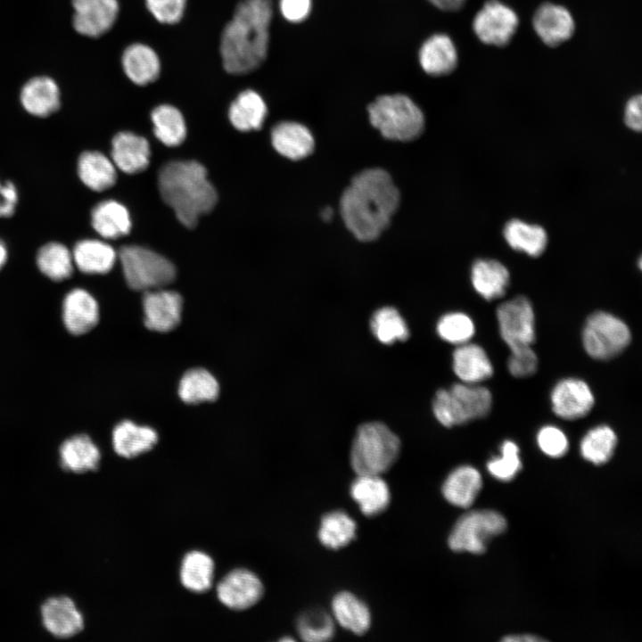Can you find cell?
I'll list each match as a JSON object with an SVG mask.
<instances>
[{
	"label": "cell",
	"instance_id": "7dc6e473",
	"mask_svg": "<svg viewBox=\"0 0 642 642\" xmlns=\"http://www.w3.org/2000/svg\"><path fill=\"white\" fill-rule=\"evenodd\" d=\"M506 366L512 376L529 377L537 370L538 358L531 346L515 349L511 350Z\"/></svg>",
	"mask_w": 642,
	"mask_h": 642
},
{
	"label": "cell",
	"instance_id": "60d3db41",
	"mask_svg": "<svg viewBox=\"0 0 642 642\" xmlns=\"http://www.w3.org/2000/svg\"><path fill=\"white\" fill-rule=\"evenodd\" d=\"M616 444L614 431L606 424H600L583 436L580 445V454L586 460L602 465L612 457Z\"/></svg>",
	"mask_w": 642,
	"mask_h": 642
},
{
	"label": "cell",
	"instance_id": "83f0119b",
	"mask_svg": "<svg viewBox=\"0 0 642 642\" xmlns=\"http://www.w3.org/2000/svg\"><path fill=\"white\" fill-rule=\"evenodd\" d=\"M60 90L54 79L36 77L29 79L21 92L23 108L36 117H46L60 107Z\"/></svg>",
	"mask_w": 642,
	"mask_h": 642
},
{
	"label": "cell",
	"instance_id": "ffe728a7",
	"mask_svg": "<svg viewBox=\"0 0 642 642\" xmlns=\"http://www.w3.org/2000/svg\"><path fill=\"white\" fill-rule=\"evenodd\" d=\"M510 278L507 267L497 259L478 258L471 266L472 286L486 300L502 298L510 284Z\"/></svg>",
	"mask_w": 642,
	"mask_h": 642
},
{
	"label": "cell",
	"instance_id": "b9f144b4",
	"mask_svg": "<svg viewBox=\"0 0 642 642\" xmlns=\"http://www.w3.org/2000/svg\"><path fill=\"white\" fill-rule=\"evenodd\" d=\"M370 327L375 338L383 344L406 341L409 336L406 321L392 307L377 309L371 317Z\"/></svg>",
	"mask_w": 642,
	"mask_h": 642
},
{
	"label": "cell",
	"instance_id": "277c9868",
	"mask_svg": "<svg viewBox=\"0 0 642 642\" xmlns=\"http://www.w3.org/2000/svg\"><path fill=\"white\" fill-rule=\"evenodd\" d=\"M400 451L399 437L384 424H361L350 449V465L357 474L382 475L396 462Z\"/></svg>",
	"mask_w": 642,
	"mask_h": 642
},
{
	"label": "cell",
	"instance_id": "f35d334b",
	"mask_svg": "<svg viewBox=\"0 0 642 642\" xmlns=\"http://www.w3.org/2000/svg\"><path fill=\"white\" fill-rule=\"evenodd\" d=\"M356 531L355 521L347 513L335 510L322 517L317 536L325 547L339 549L355 539Z\"/></svg>",
	"mask_w": 642,
	"mask_h": 642
},
{
	"label": "cell",
	"instance_id": "30bf717a",
	"mask_svg": "<svg viewBox=\"0 0 642 642\" xmlns=\"http://www.w3.org/2000/svg\"><path fill=\"white\" fill-rule=\"evenodd\" d=\"M499 333L511 350L535 342V314L530 300L523 295L502 302L496 311Z\"/></svg>",
	"mask_w": 642,
	"mask_h": 642
},
{
	"label": "cell",
	"instance_id": "d6986e66",
	"mask_svg": "<svg viewBox=\"0 0 642 642\" xmlns=\"http://www.w3.org/2000/svg\"><path fill=\"white\" fill-rule=\"evenodd\" d=\"M99 317L98 303L89 292L75 288L66 294L62 303V321L70 333H88L97 325Z\"/></svg>",
	"mask_w": 642,
	"mask_h": 642
},
{
	"label": "cell",
	"instance_id": "52a82bcc",
	"mask_svg": "<svg viewBox=\"0 0 642 642\" xmlns=\"http://www.w3.org/2000/svg\"><path fill=\"white\" fill-rule=\"evenodd\" d=\"M118 258L127 284L133 290L147 292L164 288L176 278V268L164 256L145 247L127 245Z\"/></svg>",
	"mask_w": 642,
	"mask_h": 642
},
{
	"label": "cell",
	"instance_id": "44dd1931",
	"mask_svg": "<svg viewBox=\"0 0 642 642\" xmlns=\"http://www.w3.org/2000/svg\"><path fill=\"white\" fill-rule=\"evenodd\" d=\"M148 141L136 134L122 131L111 141V157L115 167L127 174L144 171L150 161Z\"/></svg>",
	"mask_w": 642,
	"mask_h": 642
},
{
	"label": "cell",
	"instance_id": "11a10c76",
	"mask_svg": "<svg viewBox=\"0 0 642 642\" xmlns=\"http://www.w3.org/2000/svg\"><path fill=\"white\" fill-rule=\"evenodd\" d=\"M8 257L7 247L0 238V270L5 265Z\"/></svg>",
	"mask_w": 642,
	"mask_h": 642
},
{
	"label": "cell",
	"instance_id": "681fc988",
	"mask_svg": "<svg viewBox=\"0 0 642 642\" xmlns=\"http://www.w3.org/2000/svg\"><path fill=\"white\" fill-rule=\"evenodd\" d=\"M311 0H280L282 15L291 22H300L309 14Z\"/></svg>",
	"mask_w": 642,
	"mask_h": 642
},
{
	"label": "cell",
	"instance_id": "d6a6232c",
	"mask_svg": "<svg viewBox=\"0 0 642 642\" xmlns=\"http://www.w3.org/2000/svg\"><path fill=\"white\" fill-rule=\"evenodd\" d=\"M333 618L345 630L362 635L370 628L371 613L363 600L351 592L341 591L332 600Z\"/></svg>",
	"mask_w": 642,
	"mask_h": 642
},
{
	"label": "cell",
	"instance_id": "f1b7e54d",
	"mask_svg": "<svg viewBox=\"0 0 642 642\" xmlns=\"http://www.w3.org/2000/svg\"><path fill=\"white\" fill-rule=\"evenodd\" d=\"M71 252L75 267L89 275L108 273L118 258L117 252L109 243L97 239L78 241Z\"/></svg>",
	"mask_w": 642,
	"mask_h": 642
},
{
	"label": "cell",
	"instance_id": "6da1fadb",
	"mask_svg": "<svg viewBox=\"0 0 642 642\" xmlns=\"http://www.w3.org/2000/svg\"><path fill=\"white\" fill-rule=\"evenodd\" d=\"M399 192L391 177L381 169L357 174L340 201L342 218L358 240L377 239L389 226L399 204Z\"/></svg>",
	"mask_w": 642,
	"mask_h": 642
},
{
	"label": "cell",
	"instance_id": "4316f807",
	"mask_svg": "<svg viewBox=\"0 0 642 642\" xmlns=\"http://www.w3.org/2000/svg\"><path fill=\"white\" fill-rule=\"evenodd\" d=\"M158 441L154 429L125 420L118 424L112 432L114 451L126 458L136 457L151 450Z\"/></svg>",
	"mask_w": 642,
	"mask_h": 642
},
{
	"label": "cell",
	"instance_id": "3957f363",
	"mask_svg": "<svg viewBox=\"0 0 642 642\" xmlns=\"http://www.w3.org/2000/svg\"><path fill=\"white\" fill-rule=\"evenodd\" d=\"M158 185L162 200L174 210L178 221L194 227L199 218L209 213L218 201L206 169L195 160H172L160 169Z\"/></svg>",
	"mask_w": 642,
	"mask_h": 642
},
{
	"label": "cell",
	"instance_id": "8d00e7d4",
	"mask_svg": "<svg viewBox=\"0 0 642 642\" xmlns=\"http://www.w3.org/2000/svg\"><path fill=\"white\" fill-rule=\"evenodd\" d=\"M218 393L217 379L203 368H193L185 372L178 385L180 399L188 404L214 401Z\"/></svg>",
	"mask_w": 642,
	"mask_h": 642
},
{
	"label": "cell",
	"instance_id": "f546056e",
	"mask_svg": "<svg viewBox=\"0 0 642 642\" xmlns=\"http://www.w3.org/2000/svg\"><path fill=\"white\" fill-rule=\"evenodd\" d=\"M122 67L127 77L136 85L145 86L157 79L160 62L155 51L149 45L135 43L122 54Z\"/></svg>",
	"mask_w": 642,
	"mask_h": 642
},
{
	"label": "cell",
	"instance_id": "1f68e13d",
	"mask_svg": "<svg viewBox=\"0 0 642 642\" xmlns=\"http://www.w3.org/2000/svg\"><path fill=\"white\" fill-rule=\"evenodd\" d=\"M78 175L89 189L102 192L114 185L117 168L111 159L98 151H86L78 160Z\"/></svg>",
	"mask_w": 642,
	"mask_h": 642
},
{
	"label": "cell",
	"instance_id": "7bdbcfd3",
	"mask_svg": "<svg viewBox=\"0 0 642 642\" xmlns=\"http://www.w3.org/2000/svg\"><path fill=\"white\" fill-rule=\"evenodd\" d=\"M297 631L307 642H322L334 635V620L322 609H311L302 613L297 621Z\"/></svg>",
	"mask_w": 642,
	"mask_h": 642
},
{
	"label": "cell",
	"instance_id": "ac0fdd59",
	"mask_svg": "<svg viewBox=\"0 0 642 642\" xmlns=\"http://www.w3.org/2000/svg\"><path fill=\"white\" fill-rule=\"evenodd\" d=\"M502 237L510 249L531 258L543 255L549 243L548 233L543 226L520 218L505 222Z\"/></svg>",
	"mask_w": 642,
	"mask_h": 642
},
{
	"label": "cell",
	"instance_id": "c3c4849f",
	"mask_svg": "<svg viewBox=\"0 0 642 642\" xmlns=\"http://www.w3.org/2000/svg\"><path fill=\"white\" fill-rule=\"evenodd\" d=\"M153 17L164 24L177 23L184 15L186 0H145Z\"/></svg>",
	"mask_w": 642,
	"mask_h": 642
},
{
	"label": "cell",
	"instance_id": "4fadbf2b",
	"mask_svg": "<svg viewBox=\"0 0 642 642\" xmlns=\"http://www.w3.org/2000/svg\"><path fill=\"white\" fill-rule=\"evenodd\" d=\"M550 402L556 416L572 421L586 416L593 408L595 398L585 381L568 377L554 386Z\"/></svg>",
	"mask_w": 642,
	"mask_h": 642
},
{
	"label": "cell",
	"instance_id": "5b68a950",
	"mask_svg": "<svg viewBox=\"0 0 642 642\" xmlns=\"http://www.w3.org/2000/svg\"><path fill=\"white\" fill-rule=\"evenodd\" d=\"M370 123L390 140L411 141L424 128L420 108L401 94L379 96L367 107Z\"/></svg>",
	"mask_w": 642,
	"mask_h": 642
},
{
	"label": "cell",
	"instance_id": "816d5d0a",
	"mask_svg": "<svg viewBox=\"0 0 642 642\" xmlns=\"http://www.w3.org/2000/svg\"><path fill=\"white\" fill-rule=\"evenodd\" d=\"M18 202V191L15 185L10 181H0V218L11 217Z\"/></svg>",
	"mask_w": 642,
	"mask_h": 642
},
{
	"label": "cell",
	"instance_id": "603a6c76",
	"mask_svg": "<svg viewBox=\"0 0 642 642\" xmlns=\"http://www.w3.org/2000/svg\"><path fill=\"white\" fill-rule=\"evenodd\" d=\"M418 57L422 69L431 76L451 73L458 62L454 42L445 34H435L427 38L419 50Z\"/></svg>",
	"mask_w": 642,
	"mask_h": 642
},
{
	"label": "cell",
	"instance_id": "e0dca14e",
	"mask_svg": "<svg viewBox=\"0 0 642 642\" xmlns=\"http://www.w3.org/2000/svg\"><path fill=\"white\" fill-rule=\"evenodd\" d=\"M534 31L547 46L556 47L568 41L574 34V19L564 6L545 3L532 18Z\"/></svg>",
	"mask_w": 642,
	"mask_h": 642
},
{
	"label": "cell",
	"instance_id": "9a60e30c",
	"mask_svg": "<svg viewBox=\"0 0 642 642\" xmlns=\"http://www.w3.org/2000/svg\"><path fill=\"white\" fill-rule=\"evenodd\" d=\"M73 27L83 36L97 37L115 23L119 13L118 0H72Z\"/></svg>",
	"mask_w": 642,
	"mask_h": 642
},
{
	"label": "cell",
	"instance_id": "484cf974",
	"mask_svg": "<svg viewBox=\"0 0 642 642\" xmlns=\"http://www.w3.org/2000/svg\"><path fill=\"white\" fill-rule=\"evenodd\" d=\"M350 493L361 513L366 516L383 513L391 500L389 487L381 475L357 474Z\"/></svg>",
	"mask_w": 642,
	"mask_h": 642
},
{
	"label": "cell",
	"instance_id": "4dcf8cb0",
	"mask_svg": "<svg viewBox=\"0 0 642 642\" xmlns=\"http://www.w3.org/2000/svg\"><path fill=\"white\" fill-rule=\"evenodd\" d=\"M91 224L100 236L111 240L127 235L131 229L128 209L114 200L100 202L93 208Z\"/></svg>",
	"mask_w": 642,
	"mask_h": 642
},
{
	"label": "cell",
	"instance_id": "e575fe53",
	"mask_svg": "<svg viewBox=\"0 0 642 642\" xmlns=\"http://www.w3.org/2000/svg\"><path fill=\"white\" fill-rule=\"evenodd\" d=\"M266 115L264 100L257 92L250 89L238 95L228 111L231 124L243 132L259 129Z\"/></svg>",
	"mask_w": 642,
	"mask_h": 642
},
{
	"label": "cell",
	"instance_id": "ab89813d",
	"mask_svg": "<svg viewBox=\"0 0 642 642\" xmlns=\"http://www.w3.org/2000/svg\"><path fill=\"white\" fill-rule=\"evenodd\" d=\"M155 136L169 147L180 145L186 136L185 119L178 109L169 104H161L151 114Z\"/></svg>",
	"mask_w": 642,
	"mask_h": 642
},
{
	"label": "cell",
	"instance_id": "f907efd6",
	"mask_svg": "<svg viewBox=\"0 0 642 642\" xmlns=\"http://www.w3.org/2000/svg\"><path fill=\"white\" fill-rule=\"evenodd\" d=\"M642 98L636 95L628 99L623 111V122L625 126L634 131L640 132L642 128Z\"/></svg>",
	"mask_w": 642,
	"mask_h": 642
},
{
	"label": "cell",
	"instance_id": "cb8c5ba5",
	"mask_svg": "<svg viewBox=\"0 0 642 642\" xmlns=\"http://www.w3.org/2000/svg\"><path fill=\"white\" fill-rule=\"evenodd\" d=\"M60 465L65 471L85 473L98 468L101 453L86 434H77L65 440L60 449Z\"/></svg>",
	"mask_w": 642,
	"mask_h": 642
},
{
	"label": "cell",
	"instance_id": "7c38bea8",
	"mask_svg": "<svg viewBox=\"0 0 642 642\" xmlns=\"http://www.w3.org/2000/svg\"><path fill=\"white\" fill-rule=\"evenodd\" d=\"M264 594L259 578L247 569H235L217 585V597L226 607L245 610L257 604Z\"/></svg>",
	"mask_w": 642,
	"mask_h": 642
},
{
	"label": "cell",
	"instance_id": "8fae6325",
	"mask_svg": "<svg viewBox=\"0 0 642 642\" xmlns=\"http://www.w3.org/2000/svg\"><path fill=\"white\" fill-rule=\"evenodd\" d=\"M518 26L516 12L498 0L487 1L473 21V29L478 39L497 47L508 45Z\"/></svg>",
	"mask_w": 642,
	"mask_h": 642
},
{
	"label": "cell",
	"instance_id": "2e32d148",
	"mask_svg": "<svg viewBox=\"0 0 642 642\" xmlns=\"http://www.w3.org/2000/svg\"><path fill=\"white\" fill-rule=\"evenodd\" d=\"M45 629L57 638L79 634L85 627L84 617L74 601L65 596L48 598L40 609Z\"/></svg>",
	"mask_w": 642,
	"mask_h": 642
},
{
	"label": "cell",
	"instance_id": "9f6ffc18",
	"mask_svg": "<svg viewBox=\"0 0 642 642\" xmlns=\"http://www.w3.org/2000/svg\"><path fill=\"white\" fill-rule=\"evenodd\" d=\"M333 217V210L330 207H327L322 211V218L324 220L329 221Z\"/></svg>",
	"mask_w": 642,
	"mask_h": 642
},
{
	"label": "cell",
	"instance_id": "836d02e7",
	"mask_svg": "<svg viewBox=\"0 0 642 642\" xmlns=\"http://www.w3.org/2000/svg\"><path fill=\"white\" fill-rule=\"evenodd\" d=\"M482 485L480 473L470 465H463L449 474L442 485V494L453 506L465 508L473 503Z\"/></svg>",
	"mask_w": 642,
	"mask_h": 642
},
{
	"label": "cell",
	"instance_id": "74e56055",
	"mask_svg": "<svg viewBox=\"0 0 642 642\" xmlns=\"http://www.w3.org/2000/svg\"><path fill=\"white\" fill-rule=\"evenodd\" d=\"M36 260L40 272L55 282L69 278L75 266L72 252L59 242L44 244L38 250Z\"/></svg>",
	"mask_w": 642,
	"mask_h": 642
},
{
	"label": "cell",
	"instance_id": "8992f818",
	"mask_svg": "<svg viewBox=\"0 0 642 642\" xmlns=\"http://www.w3.org/2000/svg\"><path fill=\"white\" fill-rule=\"evenodd\" d=\"M491 407V392L481 383H454L449 389L439 390L432 401L433 415L445 427L483 418Z\"/></svg>",
	"mask_w": 642,
	"mask_h": 642
},
{
	"label": "cell",
	"instance_id": "d590c367",
	"mask_svg": "<svg viewBox=\"0 0 642 642\" xmlns=\"http://www.w3.org/2000/svg\"><path fill=\"white\" fill-rule=\"evenodd\" d=\"M214 570V561L208 554L199 550L190 551L181 562L180 581L190 591L205 592L212 586Z\"/></svg>",
	"mask_w": 642,
	"mask_h": 642
},
{
	"label": "cell",
	"instance_id": "bcb514c9",
	"mask_svg": "<svg viewBox=\"0 0 642 642\" xmlns=\"http://www.w3.org/2000/svg\"><path fill=\"white\" fill-rule=\"evenodd\" d=\"M537 442L543 453L551 457H560L568 450L565 433L555 425H545L537 434Z\"/></svg>",
	"mask_w": 642,
	"mask_h": 642
},
{
	"label": "cell",
	"instance_id": "7402d4cb",
	"mask_svg": "<svg viewBox=\"0 0 642 642\" xmlns=\"http://www.w3.org/2000/svg\"><path fill=\"white\" fill-rule=\"evenodd\" d=\"M452 367L462 383H481L494 373L492 363L482 347L470 342L457 345L452 355Z\"/></svg>",
	"mask_w": 642,
	"mask_h": 642
},
{
	"label": "cell",
	"instance_id": "5bb4252c",
	"mask_svg": "<svg viewBox=\"0 0 642 642\" xmlns=\"http://www.w3.org/2000/svg\"><path fill=\"white\" fill-rule=\"evenodd\" d=\"M144 325L152 331L166 333L175 329L181 320V295L164 288L144 292L143 297Z\"/></svg>",
	"mask_w": 642,
	"mask_h": 642
},
{
	"label": "cell",
	"instance_id": "9c48e42d",
	"mask_svg": "<svg viewBox=\"0 0 642 642\" xmlns=\"http://www.w3.org/2000/svg\"><path fill=\"white\" fill-rule=\"evenodd\" d=\"M506 527V519L498 512L471 511L457 521L449 537V546L456 552L482 554L486 550L487 542L502 533Z\"/></svg>",
	"mask_w": 642,
	"mask_h": 642
},
{
	"label": "cell",
	"instance_id": "7a4b0ae2",
	"mask_svg": "<svg viewBox=\"0 0 642 642\" xmlns=\"http://www.w3.org/2000/svg\"><path fill=\"white\" fill-rule=\"evenodd\" d=\"M272 14L271 0H241L237 4L220 39V54L226 72L247 74L264 62Z\"/></svg>",
	"mask_w": 642,
	"mask_h": 642
},
{
	"label": "cell",
	"instance_id": "ee69618b",
	"mask_svg": "<svg viewBox=\"0 0 642 642\" xmlns=\"http://www.w3.org/2000/svg\"><path fill=\"white\" fill-rule=\"evenodd\" d=\"M436 330L443 341L461 345L471 341L475 333V326L468 315L462 312H449L439 319Z\"/></svg>",
	"mask_w": 642,
	"mask_h": 642
},
{
	"label": "cell",
	"instance_id": "d4e9b609",
	"mask_svg": "<svg viewBox=\"0 0 642 642\" xmlns=\"http://www.w3.org/2000/svg\"><path fill=\"white\" fill-rule=\"evenodd\" d=\"M276 151L292 160L309 156L314 150V138L308 128L293 121L276 124L271 131Z\"/></svg>",
	"mask_w": 642,
	"mask_h": 642
},
{
	"label": "cell",
	"instance_id": "db71d44e",
	"mask_svg": "<svg viewBox=\"0 0 642 642\" xmlns=\"http://www.w3.org/2000/svg\"><path fill=\"white\" fill-rule=\"evenodd\" d=\"M503 641L507 642H537V641H544L543 638L535 637L532 635H515V636H508L502 639Z\"/></svg>",
	"mask_w": 642,
	"mask_h": 642
},
{
	"label": "cell",
	"instance_id": "ba28073f",
	"mask_svg": "<svg viewBox=\"0 0 642 642\" xmlns=\"http://www.w3.org/2000/svg\"><path fill=\"white\" fill-rule=\"evenodd\" d=\"M582 344L587 354L597 360H609L621 354L631 341V333L625 322L606 312L590 314L583 326Z\"/></svg>",
	"mask_w": 642,
	"mask_h": 642
},
{
	"label": "cell",
	"instance_id": "f5cc1de1",
	"mask_svg": "<svg viewBox=\"0 0 642 642\" xmlns=\"http://www.w3.org/2000/svg\"><path fill=\"white\" fill-rule=\"evenodd\" d=\"M435 7L446 11L456 12L461 9L467 0H428Z\"/></svg>",
	"mask_w": 642,
	"mask_h": 642
},
{
	"label": "cell",
	"instance_id": "f6af8a7d",
	"mask_svg": "<svg viewBox=\"0 0 642 642\" xmlns=\"http://www.w3.org/2000/svg\"><path fill=\"white\" fill-rule=\"evenodd\" d=\"M487 468L497 479H513L522 468L517 445L514 441L505 440L501 445V457L490 460Z\"/></svg>",
	"mask_w": 642,
	"mask_h": 642
}]
</instances>
